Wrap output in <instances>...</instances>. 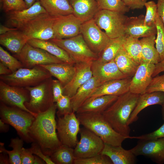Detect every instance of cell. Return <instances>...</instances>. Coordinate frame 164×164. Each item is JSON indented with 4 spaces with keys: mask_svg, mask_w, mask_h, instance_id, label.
<instances>
[{
    "mask_svg": "<svg viewBox=\"0 0 164 164\" xmlns=\"http://www.w3.org/2000/svg\"><path fill=\"white\" fill-rule=\"evenodd\" d=\"M0 116L5 122L12 126L24 141L32 143L29 129L35 119L30 113L16 107L8 105L0 102Z\"/></svg>",
    "mask_w": 164,
    "mask_h": 164,
    "instance_id": "277c9868",
    "label": "cell"
},
{
    "mask_svg": "<svg viewBox=\"0 0 164 164\" xmlns=\"http://www.w3.org/2000/svg\"><path fill=\"white\" fill-rule=\"evenodd\" d=\"M28 40L18 29L0 35V44L14 54L19 53Z\"/></svg>",
    "mask_w": 164,
    "mask_h": 164,
    "instance_id": "484cf974",
    "label": "cell"
},
{
    "mask_svg": "<svg viewBox=\"0 0 164 164\" xmlns=\"http://www.w3.org/2000/svg\"><path fill=\"white\" fill-rule=\"evenodd\" d=\"M0 62L14 72L20 68L23 67L21 62L14 56L11 55L2 47H0Z\"/></svg>",
    "mask_w": 164,
    "mask_h": 164,
    "instance_id": "ab89813d",
    "label": "cell"
},
{
    "mask_svg": "<svg viewBox=\"0 0 164 164\" xmlns=\"http://www.w3.org/2000/svg\"><path fill=\"white\" fill-rule=\"evenodd\" d=\"M27 43L34 47L46 50L65 63L72 65L75 63L65 50L49 40L30 39Z\"/></svg>",
    "mask_w": 164,
    "mask_h": 164,
    "instance_id": "83f0119b",
    "label": "cell"
},
{
    "mask_svg": "<svg viewBox=\"0 0 164 164\" xmlns=\"http://www.w3.org/2000/svg\"><path fill=\"white\" fill-rule=\"evenodd\" d=\"M101 85L98 80L92 76L91 78L81 86L75 94L71 97V104L73 111L76 113L94 90Z\"/></svg>",
    "mask_w": 164,
    "mask_h": 164,
    "instance_id": "f546056e",
    "label": "cell"
},
{
    "mask_svg": "<svg viewBox=\"0 0 164 164\" xmlns=\"http://www.w3.org/2000/svg\"><path fill=\"white\" fill-rule=\"evenodd\" d=\"M74 164H113L109 158L101 153L87 158H76Z\"/></svg>",
    "mask_w": 164,
    "mask_h": 164,
    "instance_id": "b9f144b4",
    "label": "cell"
},
{
    "mask_svg": "<svg viewBox=\"0 0 164 164\" xmlns=\"http://www.w3.org/2000/svg\"><path fill=\"white\" fill-rule=\"evenodd\" d=\"M156 4L158 14L164 24V0H158Z\"/></svg>",
    "mask_w": 164,
    "mask_h": 164,
    "instance_id": "816d5d0a",
    "label": "cell"
},
{
    "mask_svg": "<svg viewBox=\"0 0 164 164\" xmlns=\"http://www.w3.org/2000/svg\"><path fill=\"white\" fill-rule=\"evenodd\" d=\"M75 112L58 117L57 131L58 137L62 144L74 148L78 143L77 135L80 125Z\"/></svg>",
    "mask_w": 164,
    "mask_h": 164,
    "instance_id": "4fadbf2b",
    "label": "cell"
},
{
    "mask_svg": "<svg viewBox=\"0 0 164 164\" xmlns=\"http://www.w3.org/2000/svg\"><path fill=\"white\" fill-rule=\"evenodd\" d=\"M63 87L59 80L53 79L52 90L54 103L63 95Z\"/></svg>",
    "mask_w": 164,
    "mask_h": 164,
    "instance_id": "c3c4849f",
    "label": "cell"
},
{
    "mask_svg": "<svg viewBox=\"0 0 164 164\" xmlns=\"http://www.w3.org/2000/svg\"><path fill=\"white\" fill-rule=\"evenodd\" d=\"M33 154L39 157L43 160L47 164H55L50 157L45 155L42 151L39 145L35 142H33L29 148Z\"/></svg>",
    "mask_w": 164,
    "mask_h": 164,
    "instance_id": "7dc6e473",
    "label": "cell"
},
{
    "mask_svg": "<svg viewBox=\"0 0 164 164\" xmlns=\"http://www.w3.org/2000/svg\"><path fill=\"white\" fill-rule=\"evenodd\" d=\"M164 102V92L156 91L140 94L136 105L129 118L128 122L129 125L138 120V114L145 108L155 104L162 106Z\"/></svg>",
    "mask_w": 164,
    "mask_h": 164,
    "instance_id": "d4e9b609",
    "label": "cell"
},
{
    "mask_svg": "<svg viewBox=\"0 0 164 164\" xmlns=\"http://www.w3.org/2000/svg\"><path fill=\"white\" fill-rule=\"evenodd\" d=\"M26 3L27 8H29L32 6L36 1L39 0H24Z\"/></svg>",
    "mask_w": 164,
    "mask_h": 164,
    "instance_id": "91938a15",
    "label": "cell"
},
{
    "mask_svg": "<svg viewBox=\"0 0 164 164\" xmlns=\"http://www.w3.org/2000/svg\"><path fill=\"white\" fill-rule=\"evenodd\" d=\"M139 95L129 91L119 96L102 113L116 132L127 138H129L130 136V129L128 121L136 105Z\"/></svg>",
    "mask_w": 164,
    "mask_h": 164,
    "instance_id": "7a4b0ae2",
    "label": "cell"
},
{
    "mask_svg": "<svg viewBox=\"0 0 164 164\" xmlns=\"http://www.w3.org/2000/svg\"><path fill=\"white\" fill-rule=\"evenodd\" d=\"M54 17L47 13L42 14L27 23L18 29L29 39L49 40L54 39L53 24Z\"/></svg>",
    "mask_w": 164,
    "mask_h": 164,
    "instance_id": "9c48e42d",
    "label": "cell"
},
{
    "mask_svg": "<svg viewBox=\"0 0 164 164\" xmlns=\"http://www.w3.org/2000/svg\"><path fill=\"white\" fill-rule=\"evenodd\" d=\"M155 68L154 64L142 62L131 79L129 91L139 95L145 93L152 78Z\"/></svg>",
    "mask_w": 164,
    "mask_h": 164,
    "instance_id": "e0dca14e",
    "label": "cell"
},
{
    "mask_svg": "<svg viewBox=\"0 0 164 164\" xmlns=\"http://www.w3.org/2000/svg\"><path fill=\"white\" fill-rule=\"evenodd\" d=\"M47 13L56 17L73 14V9L68 0H39Z\"/></svg>",
    "mask_w": 164,
    "mask_h": 164,
    "instance_id": "4dcf8cb0",
    "label": "cell"
},
{
    "mask_svg": "<svg viewBox=\"0 0 164 164\" xmlns=\"http://www.w3.org/2000/svg\"><path fill=\"white\" fill-rule=\"evenodd\" d=\"M0 0L2 9L6 13L28 8L24 0Z\"/></svg>",
    "mask_w": 164,
    "mask_h": 164,
    "instance_id": "7bdbcfd3",
    "label": "cell"
},
{
    "mask_svg": "<svg viewBox=\"0 0 164 164\" xmlns=\"http://www.w3.org/2000/svg\"><path fill=\"white\" fill-rule=\"evenodd\" d=\"M55 103L46 111L37 114L29 130V134L44 154L50 157L62 144L58 136Z\"/></svg>",
    "mask_w": 164,
    "mask_h": 164,
    "instance_id": "6da1fadb",
    "label": "cell"
},
{
    "mask_svg": "<svg viewBox=\"0 0 164 164\" xmlns=\"http://www.w3.org/2000/svg\"><path fill=\"white\" fill-rule=\"evenodd\" d=\"M82 23L73 14L54 17L53 26L54 39H65L77 36L80 33Z\"/></svg>",
    "mask_w": 164,
    "mask_h": 164,
    "instance_id": "9a60e30c",
    "label": "cell"
},
{
    "mask_svg": "<svg viewBox=\"0 0 164 164\" xmlns=\"http://www.w3.org/2000/svg\"><path fill=\"white\" fill-rule=\"evenodd\" d=\"M24 141L22 139L18 137L11 139L9 146L12 148V151L6 149L4 143L0 142V152H5L8 155L10 164H21L20 156Z\"/></svg>",
    "mask_w": 164,
    "mask_h": 164,
    "instance_id": "d590c367",
    "label": "cell"
},
{
    "mask_svg": "<svg viewBox=\"0 0 164 164\" xmlns=\"http://www.w3.org/2000/svg\"><path fill=\"white\" fill-rule=\"evenodd\" d=\"M155 35L142 37L140 40L142 46V62L155 64L161 61L159 53L154 45Z\"/></svg>",
    "mask_w": 164,
    "mask_h": 164,
    "instance_id": "1f68e13d",
    "label": "cell"
},
{
    "mask_svg": "<svg viewBox=\"0 0 164 164\" xmlns=\"http://www.w3.org/2000/svg\"><path fill=\"white\" fill-rule=\"evenodd\" d=\"M46 164L45 161L36 155H35V159L33 164Z\"/></svg>",
    "mask_w": 164,
    "mask_h": 164,
    "instance_id": "680465c9",
    "label": "cell"
},
{
    "mask_svg": "<svg viewBox=\"0 0 164 164\" xmlns=\"http://www.w3.org/2000/svg\"><path fill=\"white\" fill-rule=\"evenodd\" d=\"M0 99L5 104L28 112L35 117L37 115L30 111L25 105L24 103L30 100L29 92L25 87L11 86L0 80Z\"/></svg>",
    "mask_w": 164,
    "mask_h": 164,
    "instance_id": "5bb4252c",
    "label": "cell"
},
{
    "mask_svg": "<svg viewBox=\"0 0 164 164\" xmlns=\"http://www.w3.org/2000/svg\"><path fill=\"white\" fill-rule=\"evenodd\" d=\"M58 117L70 113L73 111L71 102V97L63 95L56 102Z\"/></svg>",
    "mask_w": 164,
    "mask_h": 164,
    "instance_id": "60d3db41",
    "label": "cell"
},
{
    "mask_svg": "<svg viewBox=\"0 0 164 164\" xmlns=\"http://www.w3.org/2000/svg\"><path fill=\"white\" fill-rule=\"evenodd\" d=\"M145 6L146 9L144 21L145 24L148 25L155 24L158 15L157 4L153 1H147L145 3Z\"/></svg>",
    "mask_w": 164,
    "mask_h": 164,
    "instance_id": "ee69618b",
    "label": "cell"
},
{
    "mask_svg": "<svg viewBox=\"0 0 164 164\" xmlns=\"http://www.w3.org/2000/svg\"><path fill=\"white\" fill-rule=\"evenodd\" d=\"M13 56L21 62L23 67L26 68L42 65L65 63L46 50L34 47L28 43L19 53Z\"/></svg>",
    "mask_w": 164,
    "mask_h": 164,
    "instance_id": "30bf717a",
    "label": "cell"
},
{
    "mask_svg": "<svg viewBox=\"0 0 164 164\" xmlns=\"http://www.w3.org/2000/svg\"><path fill=\"white\" fill-rule=\"evenodd\" d=\"M92 62H80L74 64L75 72L71 81L63 87V95L72 97L78 89L93 76Z\"/></svg>",
    "mask_w": 164,
    "mask_h": 164,
    "instance_id": "d6986e66",
    "label": "cell"
},
{
    "mask_svg": "<svg viewBox=\"0 0 164 164\" xmlns=\"http://www.w3.org/2000/svg\"><path fill=\"white\" fill-rule=\"evenodd\" d=\"M155 24L157 31V37L155 40V46L161 61L164 58V24L158 14Z\"/></svg>",
    "mask_w": 164,
    "mask_h": 164,
    "instance_id": "f35d334b",
    "label": "cell"
},
{
    "mask_svg": "<svg viewBox=\"0 0 164 164\" xmlns=\"http://www.w3.org/2000/svg\"><path fill=\"white\" fill-rule=\"evenodd\" d=\"M114 60L120 71L128 77L133 76L139 65L127 54L123 48L119 50Z\"/></svg>",
    "mask_w": 164,
    "mask_h": 164,
    "instance_id": "d6a6232c",
    "label": "cell"
},
{
    "mask_svg": "<svg viewBox=\"0 0 164 164\" xmlns=\"http://www.w3.org/2000/svg\"><path fill=\"white\" fill-rule=\"evenodd\" d=\"M130 150L136 156H146L159 164L164 163V138L139 140L137 145Z\"/></svg>",
    "mask_w": 164,
    "mask_h": 164,
    "instance_id": "2e32d148",
    "label": "cell"
},
{
    "mask_svg": "<svg viewBox=\"0 0 164 164\" xmlns=\"http://www.w3.org/2000/svg\"><path fill=\"white\" fill-rule=\"evenodd\" d=\"M164 138V123L156 130L149 133L137 136L131 137L129 138H135L139 140H154Z\"/></svg>",
    "mask_w": 164,
    "mask_h": 164,
    "instance_id": "bcb514c9",
    "label": "cell"
},
{
    "mask_svg": "<svg viewBox=\"0 0 164 164\" xmlns=\"http://www.w3.org/2000/svg\"><path fill=\"white\" fill-rule=\"evenodd\" d=\"M163 71H164V58L159 62L155 64V68L152 75V77H154Z\"/></svg>",
    "mask_w": 164,
    "mask_h": 164,
    "instance_id": "f5cc1de1",
    "label": "cell"
},
{
    "mask_svg": "<svg viewBox=\"0 0 164 164\" xmlns=\"http://www.w3.org/2000/svg\"><path fill=\"white\" fill-rule=\"evenodd\" d=\"M128 17L115 11L100 9L93 18L95 22L111 39L125 35V26Z\"/></svg>",
    "mask_w": 164,
    "mask_h": 164,
    "instance_id": "ba28073f",
    "label": "cell"
},
{
    "mask_svg": "<svg viewBox=\"0 0 164 164\" xmlns=\"http://www.w3.org/2000/svg\"><path fill=\"white\" fill-rule=\"evenodd\" d=\"M145 16L140 15L138 16L128 17L125 24V35L137 38L155 35L157 31L155 24H145Z\"/></svg>",
    "mask_w": 164,
    "mask_h": 164,
    "instance_id": "7402d4cb",
    "label": "cell"
},
{
    "mask_svg": "<svg viewBox=\"0 0 164 164\" xmlns=\"http://www.w3.org/2000/svg\"><path fill=\"white\" fill-rule=\"evenodd\" d=\"M91 69L93 76L101 85L111 80L128 77L120 71L114 59L105 63L94 60L91 63Z\"/></svg>",
    "mask_w": 164,
    "mask_h": 164,
    "instance_id": "ac0fdd59",
    "label": "cell"
},
{
    "mask_svg": "<svg viewBox=\"0 0 164 164\" xmlns=\"http://www.w3.org/2000/svg\"><path fill=\"white\" fill-rule=\"evenodd\" d=\"M12 73L11 71L6 66L0 62V75H7Z\"/></svg>",
    "mask_w": 164,
    "mask_h": 164,
    "instance_id": "db71d44e",
    "label": "cell"
},
{
    "mask_svg": "<svg viewBox=\"0 0 164 164\" xmlns=\"http://www.w3.org/2000/svg\"><path fill=\"white\" fill-rule=\"evenodd\" d=\"M162 118L163 120H164V102L163 103V104L162 105Z\"/></svg>",
    "mask_w": 164,
    "mask_h": 164,
    "instance_id": "94428289",
    "label": "cell"
},
{
    "mask_svg": "<svg viewBox=\"0 0 164 164\" xmlns=\"http://www.w3.org/2000/svg\"><path fill=\"white\" fill-rule=\"evenodd\" d=\"M49 41L65 50L75 63L92 62L98 58V55L89 48L80 33L69 38Z\"/></svg>",
    "mask_w": 164,
    "mask_h": 164,
    "instance_id": "52a82bcc",
    "label": "cell"
},
{
    "mask_svg": "<svg viewBox=\"0 0 164 164\" xmlns=\"http://www.w3.org/2000/svg\"><path fill=\"white\" fill-rule=\"evenodd\" d=\"M130 9H141L145 6L148 0H121Z\"/></svg>",
    "mask_w": 164,
    "mask_h": 164,
    "instance_id": "f907efd6",
    "label": "cell"
},
{
    "mask_svg": "<svg viewBox=\"0 0 164 164\" xmlns=\"http://www.w3.org/2000/svg\"><path fill=\"white\" fill-rule=\"evenodd\" d=\"M73 14L82 23L93 18L100 10L96 0H68Z\"/></svg>",
    "mask_w": 164,
    "mask_h": 164,
    "instance_id": "603a6c76",
    "label": "cell"
},
{
    "mask_svg": "<svg viewBox=\"0 0 164 164\" xmlns=\"http://www.w3.org/2000/svg\"><path fill=\"white\" fill-rule=\"evenodd\" d=\"M118 96L104 95L85 101L78 108L76 114L85 112L102 113L118 98Z\"/></svg>",
    "mask_w": 164,
    "mask_h": 164,
    "instance_id": "4316f807",
    "label": "cell"
},
{
    "mask_svg": "<svg viewBox=\"0 0 164 164\" xmlns=\"http://www.w3.org/2000/svg\"><path fill=\"white\" fill-rule=\"evenodd\" d=\"M50 158L56 164H74L76 159L74 148L62 144L53 151Z\"/></svg>",
    "mask_w": 164,
    "mask_h": 164,
    "instance_id": "e575fe53",
    "label": "cell"
},
{
    "mask_svg": "<svg viewBox=\"0 0 164 164\" xmlns=\"http://www.w3.org/2000/svg\"><path fill=\"white\" fill-rule=\"evenodd\" d=\"M9 129V124L3 121L1 119H0V132H6Z\"/></svg>",
    "mask_w": 164,
    "mask_h": 164,
    "instance_id": "9f6ffc18",
    "label": "cell"
},
{
    "mask_svg": "<svg viewBox=\"0 0 164 164\" xmlns=\"http://www.w3.org/2000/svg\"><path fill=\"white\" fill-rule=\"evenodd\" d=\"M79 132L80 140L74 148L76 159L88 158L101 153L104 143L100 138L84 127L80 128Z\"/></svg>",
    "mask_w": 164,
    "mask_h": 164,
    "instance_id": "8fae6325",
    "label": "cell"
},
{
    "mask_svg": "<svg viewBox=\"0 0 164 164\" xmlns=\"http://www.w3.org/2000/svg\"><path fill=\"white\" fill-rule=\"evenodd\" d=\"M30 149H25L23 147L21 154V164H33L35 155Z\"/></svg>",
    "mask_w": 164,
    "mask_h": 164,
    "instance_id": "681fc988",
    "label": "cell"
},
{
    "mask_svg": "<svg viewBox=\"0 0 164 164\" xmlns=\"http://www.w3.org/2000/svg\"><path fill=\"white\" fill-rule=\"evenodd\" d=\"M152 78L147 87L146 93L160 91L164 92V74L157 75Z\"/></svg>",
    "mask_w": 164,
    "mask_h": 164,
    "instance_id": "f6af8a7d",
    "label": "cell"
},
{
    "mask_svg": "<svg viewBox=\"0 0 164 164\" xmlns=\"http://www.w3.org/2000/svg\"><path fill=\"white\" fill-rule=\"evenodd\" d=\"M108 157L113 164H133L136 156L130 150L123 148L121 145L113 146L105 144L101 153Z\"/></svg>",
    "mask_w": 164,
    "mask_h": 164,
    "instance_id": "cb8c5ba5",
    "label": "cell"
},
{
    "mask_svg": "<svg viewBox=\"0 0 164 164\" xmlns=\"http://www.w3.org/2000/svg\"><path fill=\"white\" fill-rule=\"evenodd\" d=\"M17 29V28H10L1 25L0 26V35L2 34Z\"/></svg>",
    "mask_w": 164,
    "mask_h": 164,
    "instance_id": "6f0895ef",
    "label": "cell"
},
{
    "mask_svg": "<svg viewBox=\"0 0 164 164\" xmlns=\"http://www.w3.org/2000/svg\"><path fill=\"white\" fill-rule=\"evenodd\" d=\"M80 125L100 138L105 144L121 146L127 138L116 132L102 114L85 112L76 114Z\"/></svg>",
    "mask_w": 164,
    "mask_h": 164,
    "instance_id": "3957f363",
    "label": "cell"
},
{
    "mask_svg": "<svg viewBox=\"0 0 164 164\" xmlns=\"http://www.w3.org/2000/svg\"><path fill=\"white\" fill-rule=\"evenodd\" d=\"M100 9L118 12L125 14L130 9L121 0H96Z\"/></svg>",
    "mask_w": 164,
    "mask_h": 164,
    "instance_id": "74e56055",
    "label": "cell"
},
{
    "mask_svg": "<svg viewBox=\"0 0 164 164\" xmlns=\"http://www.w3.org/2000/svg\"><path fill=\"white\" fill-rule=\"evenodd\" d=\"M52 76L40 65L32 68L22 67L7 75H1L0 80L13 86L22 87L36 86Z\"/></svg>",
    "mask_w": 164,
    "mask_h": 164,
    "instance_id": "5b68a950",
    "label": "cell"
},
{
    "mask_svg": "<svg viewBox=\"0 0 164 164\" xmlns=\"http://www.w3.org/2000/svg\"><path fill=\"white\" fill-rule=\"evenodd\" d=\"M40 66L46 69L52 76L59 80L63 87L71 81L75 72L74 65L66 63H53Z\"/></svg>",
    "mask_w": 164,
    "mask_h": 164,
    "instance_id": "f1b7e54d",
    "label": "cell"
},
{
    "mask_svg": "<svg viewBox=\"0 0 164 164\" xmlns=\"http://www.w3.org/2000/svg\"><path fill=\"white\" fill-rule=\"evenodd\" d=\"M131 79L128 77L106 82L96 87L85 101L103 95L119 96L125 94L129 91Z\"/></svg>",
    "mask_w": 164,
    "mask_h": 164,
    "instance_id": "ffe728a7",
    "label": "cell"
},
{
    "mask_svg": "<svg viewBox=\"0 0 164 164\" xmlns=\"http://www.w3.org/2000/svg\"><path fill=\"white\" fill-rule=\"evenodd\" d=\"M52 77L39 84L25 87L29 91L30 100L24 104L32 113L37 114L48 109L55 103L52 90Z\"/></svg>",
    "mask_w": 164,
    "mask_h": 164,
    "instance_id": "8992f818",
    "label": "cell"
},
{
    "mask_svg": "<svg viewBox=\"0 0 164 164\" xmlns=\"http://www.w3.org/2000/svg\"><path fill=\"white\" fill-rule=\"evenodd\" d=\"M123 48L138 64L142 62V46L138 38L127 36Z\"/></svg>",
    "mask_w": 164,
    "mask_h": 164,
    "instance_id": "8d00e7d4",
    "label": "cell"
},
{
    "mask_svg": "<svg viewBox=\"0 0 164 164\" xmlns=\"http://www.w3.org/2000/svg\"><path fill=\"white\" fill-rule=\"evenodd\" d=\"M80 33L89 48L98 56L111 39L105 32L101 30L93 19L82 24Z\"/></svg>",
    "mask_w": 164,
    "mask_h": 164,
    "instance_id": "7c38bea8",
    "label": "cell"
},
{
    "mask_svg": "<svg viewBox=\"0 0 164 164\" xmlns=\"http://www.w3.org/2000/svg\"><path fill=\"white\" fill-rule=\"evenodd\" d=\"M126 37L125 35L111 39L109 43L99 55L97 60L100 62L105 63L114 59L119 50L123 48Z\"/></svg>",
    "mask_w": 164,
    "mask_h": 164,
    "instance_id": "836d02e7",
    "label": "cell"
},
{
    "mask_svg": "<svg viewBox=\"0 0 164 164\" xmlns=\"http://www.w3.org/2000/svg\"><path fill=\"white\" fill-rule=\"evenodd\" d=\"M46 13L39 1H36L30 7L20 11L7 13V24L18 29L37 16Z\"/></svg>",
    "mask_w": 164,
    "mask_h": 164,
    "instance_id": "44dd1931",
    "label": "cell"
},
{
    "mask_svg": "<svg viewBox=\"0 0 164 164\" xmlns=\"http://www.w3.org/2000/svg\"><path fill=\"white\" fill-rule=\"evenodd\" d=\"M0 164H10L9 156L7 153L5 152H0Z\"/></svg>",
    "mask_w": 164,
    "mask_h": 164,
    "instance_id": "11a10c76",
    "label": "cell"
}]
</instances>
